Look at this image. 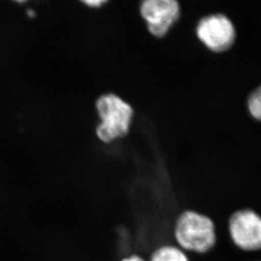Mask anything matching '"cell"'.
Here are the masks:
<instances>
[{
    "mask_svg": "<svg viewBox=\"0 0 261 261\" xmlns=\"http://www.w3.org/2000/svg\"><path fill=\"white\" fill-rule=\"evenodd\" d=\"M171 232L173 243L190 256L212 253L219 239L216 222L209 215L197 210L180 212L175 217Z\"/></svg>",
    "mask_w": 261,
    "mask_h": 261,
    "instance_id": "1",
    "label": "cell"
},
{
    "mask_svg": "<svg viewBox=\"0 0 261 261\" xmlns=\"http://www.w3.org/2000/svg\"><path fill=\"white\" fill-rule=\"evenodd\" d=\"M96 109L101 121L96 135L101 141L111 142L128 134L134 114L129 104L116 95L109 94L98 99Z\"/></svg>",
    "mask_w": 261,
    "mask_h": 261,
    "instance_id": "2",
    "label": "cell"
},
{
    "mask_svg": "<svg viewBox=\"0 0 261 261\" xmlns=\"http://www.w3.org/2000/svg\"><path fill=\"white\" fill-rule=\"evenodd\" d=\"M227 238L235 249L246 254L261 251V215L244 207L229 215L226 225Z\"/></svg>",
    "mask_w": 261,
    "mask_h": 261,
    "instance_id": "3",
    "label": "cell"
},
{
    "mask_svg": "<svg viewBox=\"0 0 261 261\" xmlns=\"http://www.w3.org/2000/svg\"><path fill=\"white\" fill-rule=\"evenodd\" d=\"M196 35L208 49L214 53H223L232 47L236 39V30L226 15L217 14L200 20Z\"/></svg>",
    "mask_w": 261,
    "mask_h": 261,
    "instance_id": "4",
    "label": "cell"
},
{
    "mask_svg": "<svg viewBox=\"0 0 261 261\" xmlns=\"http://www.w3.org/2000/svg\"><path fill=\"white\" fill-rule=\"evenodd\" d=\"M141 15L150 34L160 38L178 20L179 4L174 0H146L141 4Z\"/></svg>",
    "mask_w": 261,
    "mask_h": 261,
    "instance_id": "5",
    "label": "cell"
},
{
    "mask_svg": "<svg viewBox=\"0 0 261 261\" xmlns=\"http://www.w3.org/2000/svg\"><path fill=\"white\" fill-rule=\"evenodd\" d=\"M148 261H192L190 254L174 243H164L150 251Z\"/></svg>",
    "mask_w": 261,
    "mask_h": 261,
    "instance_id": "6",
    "label": "cell"
},
{
    "mask_svg": "<svg viewBox=\"0 0 261 261\" xmlns=\"http://www.w3.org/2000/svg\"><path fill=\"white\" fill-rule=\"evenodd\" d=\"M248 109L254 119L261 121V85L249 95Z\"/></svg>",
    "mask_w": 261,
    "mask_h": 261,
    "instance_id": "7",
    "label": "cell"
},
{
    "mask_svg": "<svg viewBox=\"0 0 261 261\" xmlns=\"http://www.w3.org/2000/svg\"><path fill=\"white\" fill-rule=\"evenodd\" d=\"M118 261H148L147 257L138 253H131L122 257Z\"/></svg>",
    "mask_w": 261,
    "mask_h": 261,
    "instance_id": "8",
    "label": "cell"
},
{
    "mask_svg": "<svg viewBox=\"0 0 261 261\" xmlns=\"http://www.w3.org/2000/svg\"><path fill=\"white\" fill-rule=\"evenodd\" d=\"M84 3L90 7H99L101 5L105 4L106 1H104V0H90V1H84Z\"/></svg>",
    "mask_w": 261,
    "mask_h": 261,
    "instance_id": "9",
    "label": "cell"
},
{
    "mask_svg": "<svg viewBox=\"0 0 261 261\" xmlns=\"http://www.w3.org/2000/svg\"><path fill=\"white\" fill-rule=\"evenodd\" d=\"M28 14H29L30 16H34L35 13L33 12V11H32V10H30V11H28Z\"/></svg>",
    "mask_w": 261,
    "mask_h": 261,
    "instance_id": "10",
    "label": "cell"
},
{
    "mask_svg": "<svg viewBox=\"0 0 261 261\" xmlns=\"http://www.w3.org/2000/svg\"><path fill=\"white\" fill-rule=\"evenodd\" d=\"M255 261H257V260H255Z\"/></svg>",
    "mask_w": 261,
    "mask_h": 261,
    "instance_id": "11",
    "label": "cell"
}]
</instances>
